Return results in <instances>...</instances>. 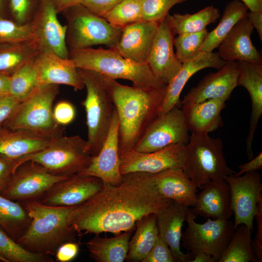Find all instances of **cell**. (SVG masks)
<instances>
[{
	"label": "cell",
	"instance_id": "cell-1",
	"mask_svg": "<svg viewBox=\"0 0 262 262\" xmlns=\"http://www.w3.org/2000/svg\"><path fill=\"white\" fill-rule=\"evenodd\" d=\"M122 175L118 184L103 182L96 194L71 211L68 222L76 232L98 235L132 231L137 221L159 213L173 202L158 192L152 174Z\"/></svg>",
	"mask_w": 262,
	"mask_h": 262
},
{
	"label": "cell",
	"instance_id": "cell-2",
	"mask_svg": "<svg viewBox=\"0 0 262 262\" xmlns=\"http://www.w3.org/2000/svg\"><path fill=\"white\" fill-rule=\"evenodd\" d=\"M102 75L118 116V149L120 155L133 149L157 116L166 86L147 88L129 86Z\"/></svg>",
	"mask_w": 262,
	"mask_h": 262
},
{
	"label": "cell",
	"instance_id": "cell-3",
	"mask_svg": "<svg viewBox=\"0 0 262 262\" xmlns=\"http://www.w3.org/2000/svg\"><path fill=\"white\" fill-rule=\"evenodd\" d=\"M31 218L25 233L16 242L31 252L54 255L62 244L74 242L76 232L68 224L71 211L76 206H53L38 200L22 202Z\"/></svg>",
	"mask_w": 262,
	"mask_h": 262
},
{
	"label": "cell",
	"instance_id": "cell-4",
	"mask_svg": "<svg viewBox=\"0 0 262 262\" xmlns=\"http://www.w3.org/2000/svg\"><path fill=\"white\" fill-rule=\"evenodd\" d=\"M69 58L78 68L98 72L110 79H121L141 88L166 86L147 64H140L122 56L114 49L88 48L69 52Z\"/></svg>",
	"mask_w": 262,
	"mask_h": 262
},
{
	"label": "cell",
	"instance_id": "cell-5",
	"mask_svg": "<svg viewBox=\"0 0 262 262\" xmlns=\"http://www.w3.org/2000/svg\"><path fill=\"white\" fill-rule=\"evenodd\" d=\"M86 89L82 104L86 117V148L92 156L98 154L106 138L115 108L103 75L96 71L78 68Z\"/></svg>",
	"mask_w": 262,
	"mask_h": 262
},
{
	"label": "cell",
	"instance_id": "cell-6",
	"mask_svg": "<svg viewBox=\"0 0 262 262\" xmlns=\"http://www.w3.org/2000/svg\"><path fill=\"white\" fill-rule=\"evenodd\" d=\"M59 91V85H38L17 104L2 126L53 139L63 136L64 126L58 124L53 115V103Z\"/></svg>",
	"mask_w": 262,
	"mask_h": 262
},
{
	"label": "cell",
	"instance_id": "cell-7",
	"mask_svg": "<svg viewBox=\"0 0 262 262\" xmlns=\"http://www.w3.org/2000/svg\"><path fill=\"white\" fill-rule=\"evenodd\" d=\"M192 133L186 144L182 169L196 188L210 180H224L236 172L228 166L220 138Z\"/></svg>",
	"mask_w": 262,
	"mask_h": 262
},
{
	"label": "cell",
	"instance_id": "cell-8",
	"mask_svg": "<svg viewBox=\"0 0 262 262\" xmlns=\"http://www.w3.org/2000/svg\"><path fill=\"white\" fill-rule=\"evenodd\" d=\"M62 14L66 21V44L69 52L98 45L114 49L121 37L122 29L114 27L81 4Z\"/></svg>",
	"mask_w": 262,
	"mask_h": 262
},
{
	"label": "cell",
	"instance_id": "cell-9",
	"mask_svg": "<svg viewBox=\"0 0 262 262\" xmlns=\"http://www.w3.org/2000/svg\"><path fill=\"white\" fill-rule=\"evenodd\" d=\"M86 140L79 135L62 136L53 139L45 148L16 160L15 169L21 164L31 161L51 173L70 177L86 169L93 156L86 148Z\"/></svg>",
	"mask_w": 262,
	"mask_h": 262
},
{
	"label": "cell",
	"instance_id": "cell-10",
	"mask_svg": "<svg viewBox=\"0 0 262 262\" xmlns=\"http://www.w3.org/2000/svg\"><path fill=\"white\" fill-rule=\"evenodd\" d=\"M196 215L189 208L186 216L187 227L182 233L181 241L190 254L201 251L218 261L229 245L235 230L232 222L229 220H214L208 218L203 223H196Z\"/></svg>",
	"mask_w": 262,
	"mask_h": 262
},
{
	"label": "cell",
	"instance_id": "cell-11",
	"mask_svg": "<svg viewBox=\"0 0 262 262\" xmlns=\"http://www.w3.org/2000/svg\"><path fill=\"white\" fill-rule=\"evenodd\" d=\"M68 177L54 175L39 164L28 161L15 169L0 194L16 201L37 200L54 184Z\"/></svg>",
	"mask_w": 262,
	"mask_h": 262
},
{
	"label": "cell",
	"instance_id": "cell-12",
	"mask_svg": "<svg viewBox=\"0 0 262 262\" xmlns=\"http://www.w3.org/2000/svg\"><path fill=\"white\" fill-rule=\"evenodd\" d=\"M189 131L183 111L177 105L157 115L133 150L150 152L174 144H186L189 139Z\"/></svg>",
	"mask_w": 262,
	"mask_h": 262
},
{
	"label": "cell",
	"instance_id": "cell-13",
	"mask_svg": "<svg viewBox=\"0 0 262 262\" xmlns=\"http://www.w3.org/2000/svg\"><path fill=\"white\" fill-rule=\"evenodd\" d=\"M231 206L234 215V229L241 224L253 230V222L259 202L262 200L261 177L257 171L240 176H228Z\"/></svg>",
	"mask_w": 262,
	"mask_h": 262
},
{
	"label": "cell",
	"instance_id": "cell-14",
	"mask_svg": "<svg viewBox=\"0 0 262 262\" xmlns=\"http://www.w3.org/2000/svg\"><path fill=\"white\" fill-rule=\"evenodd\" d=\"M51 0H41L31 23L40 51H50L63 58H69L66 44V26L62 25Z\"/></svg>",
	"mask_w": 262,
	"mask_h": 262
},
{
	"label": "cell",
	"instance_id": "cell-15",
	"mask_svg": "<svg viewBox=\"0 0 262 262\" xmlns=\"http://www.w3.org/2000/svg\"><path fill=\"white\" fill-rule=\"evenodd\" d=\"M186 144L172 145L163 149L140 152L133 149L119 155L121 175L136 172L157 173L171 168H182Z\"/></svg>",
	"mask_w": 262,
	"mask_h": 262
},
{
	"label": "cell",
	"instance_id": "cell-16",
	"mask_svg": "<svg viewBox=\"0 0 262 262\" xmlns=\"http://www.w3.org/2000/svg\"><path fill=\"white\" fill-rule=\"evenodd\" d=\"M103 184L98 177L78 173L56 183L37 200L49 206H75L93 196Z\"/></svg>",
	"mask_w": 262,
	"mask_h": 262
},
{
	"label": "cell",
	"instance_id": "cell-17",
	"mask_svg": "<svg viewBox=\"0 0 262 262\" xmlns=\"http://www.w3.org/2000/svg\"><path fill=\"white\" fill-rule=\"evenodd\" d=\"M238 75L237 61L227 62L217 72L205 76L180 101L182 106L196 104L209 99L227 101L237 86Z\"/></svg>",
	"mask_w": 262,
	"mask_h": 262
},
{
	"label": "cell",
	"instance_id": "cell-18",
	"mask_svg": "<svg viewBox=\"0 0 262 262\" xmlns=\"http://www.w3.org/2000/svg\"><path fill=\"white\" fill-rule=\"evenodd\" d=\"M118 131L119 118L115 108L109 132L100 151L79 174L98 177L104 183L113 185L120 183L122 175L120 171Z\"/></svg>",
	"mask_w": 262,
	"mask_h": 262
},
{
	"label": "cell",
	"instance_id": "cell-19",
	"mask_svg": "<svg viewBox=\"0 0 262 262\" xmlns=\"http://www.w3.org/2000/svg\"><path fill=\"white\" fill-rule=\"evenodd\" d=\"M168 15L159 25L147 62L154 74L165 85L169 83L181 67L174 51V35Z\"/></svg>",
	"mask_w": 262,
	"mask_h": 262
},
{
	"label": "cell",
	"instance_id": "cell-20",
	"mask_svg": "<svg viewBox=\"0 0 262 262\" xmlns=\"http://www.w3.org/2000/svg\"><path fill=\"white\" fill-rule=\"evenodd\" d=\"M38 85L64 84L75 90L84 84L74 63L50 51H40L35 57Z\"/></svg>",
	"mask_w": 262,
	"mask_h": 262
},
{
	"label": "cell",
	"instance_id": "cell-21",
	"mask_svg": "<svg viewBox=\"0 0 262 262\" xmlns=\"http://www.w3.org/2000/svg\"><path fill=\"white\" fill-rule=\"evenodd\" d=\"M159 24L142 21L122 29L119 40L114 48L123 57L140 64H147Z\"/></svg>",
	"mask_w": 262,
	"mask_h": 262
},
{
	"label": "cell",
	"instance_id": "cell-22",
	"mask_svg": "<svg viewBox=\"0 0 262 262\" xmlns=\"http://www.w3.org/2000/svg\"><path fill=\"white\" fill-rule=\"evenodd\" d=\"M226 63L220 57L218 52H200L194 58L181 64L179 71L166 85L165 95L159 108L158 115L167 112L180 104L181 91L194 74L206 68L219 70Z\"/></svg>",
	"mask_w": 262,
	"mask_h": 262
},
{
	"label": "cell",
	"instance_id": "cell-23",
	"mask_svg": "<svg viewBox=\"0 0 262 262\" xmlns=\"http://www.w3.org/2000/svg\"><path fill=\"white\" fill-rule=\"evenodd\" d=\"M253 30L246 15L240 19L218 47L220 57L226 62L242 61L262 64V55L251 42Z\"/></svg>",
	"mask_w": 262,
	"mask_h": 262
},
{
	"label": "cell",
	"instance_id": "cell-24",
	"mask_svg": "<svg viewBox=\"0 0 262 262\" xmlns=\"http://www.w3.org/2000/svg\"><path fill=\"white\" fill-rule=\"evenodd\" d=\"M201 189L191 209L194 213L214 220H229L233 211L230 190L226 181L210 180Z\"/></svg>",
	"mask_w": 262,
	"mask_h": 262
},
{
	"label": "cell",
	"instance_id": "cell-25",
	"mask_svg": "<svg viewBox=\"0 0 262 262\" xmlns=\"http://www.w3.org/2000/svg\"><path fill=\"white\" fill-rule=\"evenodd\" d=\"M189 207L173 202L156 214L159 235L169 246L175 262H191L192 256L180 250L182 228Z\"/></svg>",
	"mask_w": 262,
	"mask_h": 262
},
{
	"label": "cell",
	"instance_id": "cell-26",
	"mask_svg": "<svg viewBox=\"0 0 262 262\" xmlns=\"http://www.w3.org/2000/svg\"><path fill=\"white\" fill-rule=\"evenodd\" d=\"M245 87L249 94L251 113L246 148L249 160L253 158L252 143L258 122L262 115V65L243 62L238 66L237 86Z\"/></svg>",
	"mask_w": 262,
	"mask_h": 262
},
{
	"label": "cell",
	"instance_id": "cell-27",
	"mask_svg": "<svg viewBox=\"0 0 262 262\" xmlns=\"http://www.w3.org/2000/svg\"><path fill=\"white\" fill-rule=\"evenodd\" d=\"M155 187L164 197L182 205L193 207L197 200V188L182 168H171L152 174Z\"/></svg>",
	"mask_w": 262,
	"mask_h": 262
},
{
	"label": "cell",
	"instance_id": "cell-28",
	"mask_svg": "<svg viewBox=\"0 0 262 262\" xmlns=\"http://www.w3.org/2000/svg\"><path fill=\"white\" fill-rule=\"evenodd\" d=\"M53 139L31 131L11 129L1 126L0 155L16 160L45 148Z\"/></svg>",
	"mask_w": 262,
	"mask_h": 262
},
{
	"label": "cell",
	"instance_id": "cell-29",
	"mask_svg": "<svg viewBox=\"0 0 262 262\" xmlns=\"http://www.w3.org/2000/svg\"><path fill=\"white\" fill-rule=\"evenodd\" d=\"M226 101L209 99L189 105L182 106L186 123L192 133L209 134L223 124L221 113Z\"/></svg>",
	"mask_w": 262,
	"mask_h": 262
},
{
	"label": "cell",
	"instance_id": "cell-30",
	"mask_svg": "<svg viewBox=\"0 0 262 262\" xmlns=\"http://www.w3.org/2000/svg\"><path fill=\"white\" fill-rule=\"evenodd\" d=\"M131 231L113 238H102L98 235L86 244L90 257L98 262H123L126 258Z\"/></svg>",
	"mask_w": 262,
	"mask_h": 262
},
{
	"label": "cell",
	"instance_id": "cell-31",
	"mask_svg": "<svg viewBox=\"0 0 262 262\" xmlns=\"http://www.w3.org/2000/svg\"><path fill=\"white\" fill-rule=\"evenodd\" d=\"M156 214H149L137 222L135 233L129 241L126 261L142 262L152 248L159 236Z\"/></svg>",
	"mask_w": 262,
	"mask_h": 262
},
{
	"label": "cell",
	"instance_id": "cell-32",
	"mask_svg": "<svg viewBox=\"0 0 262 262\" xmlns=\"http://www.w3.org/2000/svg\"><path fill=\"white\" fill-rule=\"evenodd\" d=\"M248 10L247 7L240 0H233L228 2L219 24L213 31L208 33L199 48V52H213L219 46L236 23L246 15Z\"/></svg>",
	"mask_w": 262,
	"mask_h": 262
},
{
	"label": "cell",
	"instance_id": "cell-33",
	"mask_svg": "<svg viewBox=\"0 0 262 262\" xmlns=\"http://www.w3.org/2000/svg\"><path fill=\"white\" fill-rule=\"evenodd\" d=\"M40 51L34 40L0 44V73L11 75Z\"/></svg>",
	"mask_w": 262,
	"mask_h": 262
},
{
	"label": "cell",
	"instance_id": "cell-34",
	"mask_svg": "<svg viewBox=\"0 0 262 262\" xmlns=\"http://www.w3.org/2000/svg\"><path fill=\"white\" fill-rule=\"evenodd\" d=\"M31 218L21 204L0 194V227L16 241L28 229Z\"/></svg>",
	"mask_w": 262,
	"mask_h": 262
},
{
	"label": "cell",
	"instance_id": "cell-35",
	"mask_svg": "<svg viewBox=\"0 0 262 262\" xmlns=\"http://www.w3.org/2000/svg\"><path fill=\"white\" fill-rule=\"evenodd\" d=\"M167 16L171 31L175 35L204 30L208 25L216 21L220 13L218 9L211 5L193 14H169Z\"/></svg>",
	"mask_w": 262,
	"mask_h": 262
},
{
	"label": "cell",
	"instance_id": "cell-36",
	"mask_svg": "<svg viewBox=\"0 0 262 262\" xmlns=\"http://www.w3.org/2000/svg\"><path fill=\"white\" fill-rule=\"evenodd\" d=\"M252 231L246 225H239L218 262H258L252 246Z\"/></svg>",
	"mask_w": 262,
	"mask_h": 262
},
{
	"label": "cell",
	"instance_id": "cell-37",
	"mask_svg": "<svg viewBox=\"0 0 262 262\" xmlns=\"http://www.w3.org/2000/svg\"><path fill=\"white\" fill-rule=\"evenodd\" d=\"M35 57L10 75L9 95L19 102L26 98L38 85Z\"/></svg>",
	"mask_w": 262,
	"mask_h": 262
},
{
	"label": "cell",
	"instance_id": "cell-38",
	"mask_svg": "<svg viewBox=\"0 0 262 262\" xmlns=\"http://www.w3.org/2000/svg\"><path fill=\"white\" fill-rule=\"evenodd\" d=\"M0 256L6 262H52L49 255L25 249L0 227Z\"/></svg>",
	"mask_w": 262,
	"mask_h": 262
},
{
	"label": "cell",
	"instance_id": "cell-39",
	"mask_svg": "<svg viewBox=\"0 0 262 262\" xmlns=\"http://www.w3.org/2000/svg\"><path fill=\"white\" fill-rule=\"evenodd\" d=\"M102 17L114 27L121 29L143 21L141 0H123Z\"/></svg>",
	"mask_w": 262,
	"mask_h": 262
},
{
	"label": "cell",
	"instance_id": "cell-40",
	"mask_svg": "<svg viewBox=\"0 0 262 262\" xmlns=\"http://www.w3.org/2000/svg\"><path fill=\"white\" fill-rule=\"evenodd\" d=\"M207 29L200 32L178 35L174 38L177 60L182 64L192 60L200 52L201 45L208 35Z\"/></svg>",
	"mask_w": 262,
	"mask_h": 262
},
{
	"label": "cell",
	"instance_id": "cell-41",
	"mask_svg": "<svg viewBox=\"0 0 262 262\" xmlns=\"http://www.w3.org/2000/svg\"><path fill=\"white\" fill-rule=\"evenodd\" d=\"M28 40H34L31 23L22 25L0 17V44Z\"/></svg>",
	"mask_w": 262,
	"mask_h": 262
},
{
	"label": "cell",
	"instance_id": "cell-42",
	"mask_svg": "<svg viewBox=\"0 0 262 262\" xmlns=\"http://www.w3.org/2000/svg\"><path fill=\"white\" fill-rule=\"evenodd\" d=\"M41 0H7L8 17L19 24L31 22Z\"/></svg>",
	"mask_w": 262,
	"mask_h": 262
},
{
	"label": "cell",
	"instance_id": "cell-43",
	"mask_svg": "<svg viewBox=\"0 0 262 262\" xmlns=\"http://www.w3.org/2000/svg\"><path fill=\"white\" fill-rule=\"evenodd\" d=\"M188 0H141L145 21L160 24L175 5Z\"/></svg>",
	"mask_w": 262,
	"mask_h": 262
},
{
	"label": "cell",
	"instance_id": "cell-44",
	"mask_svg": "<svg viewBox=\"0 0 262 262\" xmlns=\"http://www.w3.org/2000/svg\"><path fill=\"white\" fill-rule=\"evenodd\" d=\"M141 262H175L167 244L158 236L152 248Z\"/></svg>",
	"mask_w": 262,
	"mask_h": 262
},
{
	"label": "cell",
	"instance_id": "cell-45",
	"mask_svg": "<svg viewBox=\"0 0 262 262\" xmlns=\"http://www.w3.org/2000/svg\"><path fill=\"white\" fill-rule=\"evenodd\" d=\"M53 115L58 124L65 126L73 121L76 115V111L71 103L62 101L55 106L53 109Z\"/></svg>",
	"mask_w": 262,
	"mask_h": 262
},
{
	"label": "cell",
	"instance_id": "cell-46",
	"mask_svg": "<svg viewBox=\"0 0 262 262\" xmlns=\"http://www.w3.org/2000/svg\"><path fill=\"white\" fill-rule=\"evenodd\" d=\"M123 0H83L81 4L94 14L103 16Z\"/></svg>",
	"mask_w": 262,
	"mask_h": 262
},
{
	"label": "cell",
	"instance_id": "cell-47",
	"mask_svg": "<svg viewBox=\"0 0 262 262\" xmlns=\"http://www.w3.org/2000/svg\"><path fill=\"white\" fill-rule=\"evenodd\" d=\"M254 218L256 221V232L252 246L258 262L262 261V200L258 205Z\"/></svg>",
	"mask_w": 262,
	"mask_h": 262
},
{
	"label": "cell",
	"instance_id": "cell-48",
	"mask_svg": "<svg viewBox=\"0 0 262 262\" xmlns=\"http://www.w3.org/2000/svg\"><path fill=\"white\" fill-rule=\"evenodd\" d=\"M16 160L0 155V192L6 187L15 168Z\"/></svg>",
	"mask_w": 262,
	"mask_h": 262
},
{
	"label": "cell",
	"instance_id": "cell-49",
	"mask_svg": "<svg viewBox=\"0 0 262 262\" xmlns=\"http://www.w3.org/2000/svg\"><path fill=\"white\" fill-rule=\"evenodd\" d=\"M19 102L10 95L0 96V127L10 116Z\"/></svg>",
	"mask_w": 262,
	"mask_h": 262
},
{
	"label": "cell",
	"instance_id": "cell-50",
	"mask_svg": "<svg viewBox=\"0 0 262 262\" xmlns=\"http://www.w3.org/2000/svg\"><path fill=\"white\" fill-rule=\"evenodd\" d=\"M79 246L74 242L62 244L55 254L57 260L60 262H68L74 259L79 252Z\"/></svg>",
	"mask_w": 262,
	"mask_h": 262
},
{
	"label": "cell",
	"instance_id": "cell-51",
	"mask_svg": "<svg viewBox=\"0 0 262 262\" xmlns=\"http://www.w3.org/2000/svg\"><path fill=\"white\" fill-rule=\"evenodd\" d=\"M238 168L239 171L234 175L240 176L246 173L257 171L262 168V153L261 152L256 157L250 161L241 164Z\"/></svg>",
	"mask_w": 262,
	"mask_h": 262
},
{
	"label": "cell",
	"instance_id": "cell-52",
	"mask_svg": "<svg viewBox=\"0 0 262 262\" xmlns=\"http://www.w3.org/2000/svg\"><path fill=\"white\" fill-rule=\"evenodd\" d=\"M254 29L257 30L261 42L262 41V11H249L246 15Z\"/></svg>",
	"mask_w": 262,
	"mask_h": 262
},
{
	"label": "cell",
	"instance_id": "cell-53",
	"mask_svg": "<svg viewBox=\"0 0 262 262\" xmlns=\"http://www.w3.org/2000/svg\"><path fill=\"white\" fill-rule=\"evenodd\" d=\"M57 13H62L67 8L79 4L83 0H51Z\"/></svg>",
	"mask_w": 262,
	"mask_h": 262
},
{
	"label": "cell",
	"instance_id": "cell-54",
	"mask_svg": "<svg viewBox=\"0 0 262 262\" xmlns=\"http://www.w3.org/2000/svg\"><path fill=\"white\" fill-rule=\"evenodd\" d=\"M10 75L0 73V96L10 95Z\"/></svg>",
	"mask_w": 262,
	"mask_h": 262
},
{
	"label": "cell",
	"instance_id": "cell-55",
	"mask_svg": "<svg viewBox=\"0 0 262 262\" xmlns=\"http://www.w3.org/2000/svg\"><path fill=\"white\" fill-rule=\"evenodd\" d=\"M190 254L192 256L191 262H215L211 256L201 251H197Z\"/></svg>",
	"mask_w": 262,
	"mask_h": 262
},
{
	"label": "cell",
	"instance_id": "cell-56",
	"mask_svg": "<svg viewBox=\"0 0 262 262\" xmlns=\"http://www.w3.org/2000/svg\"><path fill=\"white\" fill-rule=\"evenodd\" d=\"M250 11H262V0H241Z\"/></svg>",
	"mask_w": 262,
	"mask_h": 262
},
{
	"label": "cell",
	"instance_id": "cell-57",
	"mask_svg": "<svg viewBox=\"0 0 262 262\" xmlns=\"http://www.w3.org/2000/svg\"><path fill=\"white\" fill-rule=\"evenodd\" d=\"M0 17L8 18L7 14V0H0Z\"/></svg>",
	"mask_w": 262,
	"mask_h": 262
},
{
	"label": "cell",
	"instance_id": "cell-58",
	"mask_svg": "<svg viewBox=\"0 0 262 262\" xmlns=\"http://www.w3.org/2000/svg\"><path fill=\"white\" fill-rule=\"evenodd\" d=\"M0 261L3 262H6V261L0 256Z\"/></svg>",
	"mask_w": 262,
	"mask_h": 262
}]
</instances>
